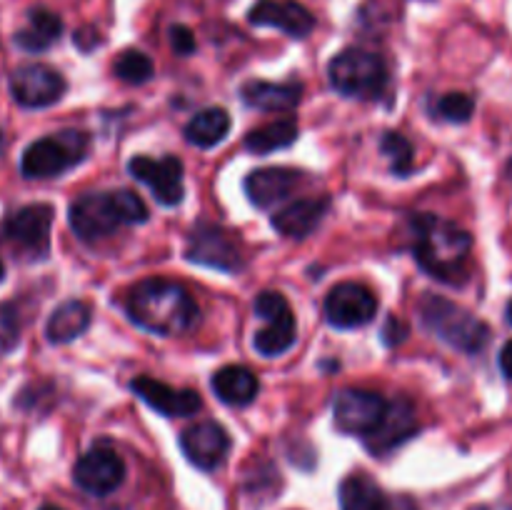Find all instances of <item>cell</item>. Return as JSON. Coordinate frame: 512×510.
I'll return each instance as SVG.
<instances>
[{"instance_id":"cell-35","label":"cell","mask_w":512,"mask_h":510,"mask_svg":"<svg viewBox=\"0 0 512 510\" xmlns=\"http://www.w3.org/2000/svg\"><path fill=\"white\" fill-rule=\"evenodd\" d=\"M40 510H63V508H58V505H43Z\"/></svg>"},{"instance_id":"cell-18","label":"cell","mask_w":512,"mask_h":510,"mask_svg":"<svg viewBox=\"0 0 512 510\" xmlns=\"http://www.w3.org/2000/svg\"><path fill=\"white\" fill-rule=\"evenodd\" d=\"M340 510H418L405 495H388L365 473L348 475L340 483Z\"/></svg>"},{"instance_id":"cell-22","label":"cell","mask_w":512,"mask_h":510,"mask_svg":"<svg viewBox=\"0 0 512 510\" xmlns=\"http://www.w3.org/2000/svg\"><path fill=\"white\" fill-rule=\"evenodd\" d=\"M240 98L245 105L263 113H288L298 108L303 98V85L300 83H268V80H250L240 88Z\"/></svg>"},{"instance_id":"cell-39","label":"cell","mask_w":512,"mask_h":510,"mask_svg":"<svg viewBox=\"0 0 512 510\" xmlns=\"http://www.w3.org/2000/svg\"><path fill=\"white\" fill-rule=\"evenodd\" d=\"M508 173H510V178H512V160H510V165H508Z\"/></svg>"},{"instance_id":"cell-1","label":"cell","mask_w":512,"mask_h":510,"mask_svg":"<svg viewBox=\"0 0 512 510\" xmlns=\"http://www.w3.org/2000/svg\"><path fill=\"white\" fill-rule=\"evenodd\" d=\"M125 310L138 328L163 338L190 333L200 318L193 295L180 283L165 278H150L130 288Z\"/></svg>"},{"instance_id":"cell-9","label":"cell","mask_w":512,"mask_h":510,"mask_svg":"<svg viewBox=\"0 0 512 510\" xmlns=\"http://www.w3.org/2000/svg\"><path fill=\"white\" fill-rule=\"evenodd\" d=\"M185 255L190 263L223 270V273H238L245 265L238 240L228 230L213 223H198L190 230Z\"/></svg>"},{"instance_id":"cell-29","label":"cell","mask_w":512,"mask_h":510,"mask_svg":"<svg viewBox=\"0 0 512 510\" xmlns=\"http://www.w3.org/2000/svg\"><path fill=\"white\" fill-rule=\"evenodd\" d=\"M383 155L390 160L395 175H408L413 170V145L400 133H385Z\"/></svg>"},{"instance_id":"cell-27","label":"cell","mask_w":512,"mask_h":510,"mask_svg":"<svg viewBox=\"0 0 512 510\" xmlns=\"http://www.w3.org/2000/svg\"><path fill=\"white\" fill-rule=\"evenodd\" d=\"M298 140V125L293 120H273L245 135V148L255 155H268L273 150L290 148Z\"/></svg>"},{"instance_id":"cell-33","label":"cell","mask_w":512,"mask_h":510,"mask_svg":"<svg viewBox=\"0 0 512 510\" xmlns=\"http://www.w3.org/2000/svg\"><path fill=\"white\" fill-rule=\"evenodd\" d=\"M405 335H408V325L398 318H388V323H385V328H383L385 343L398 345V343H403Z\"/></svg>"},{"instance_id":"cell-16","label":"cell","mask_w":512,"mask_h":510,"mask_svg":"<svg viewBox=\"0 0 512 510\" xmlns=\"http://www.w3.org/2000/svg\"><path fill=\"white\" fill-rule=\"evenodd\" d=\"M185 458L200 470H215L225 460L230 450V435L223 425L213 420H203L188 428L180 438Z\"/></svg>"},{"instance_id":"cell-6","label":"cell","mask_w":512,"mask_h":510,"mask_svg":"<svg viewBox=\"0 0 512 510\" xmlns=\"http://www.w3.org/2000/svg\"><path fill=\"white\" fill-rule=\"evenodd\" d=\"M88 145V135L80 133V130H63L58 135L35 140L25 148L23 158H20V173L30 180L58 178L85 158Z\"/></svg>"},{"instance_id":"cell-11","label":"cell","mask_w":512,"mask_h":510,"mask_svg":"<svg viewBox=\"0 0 512 510\" xmlns=\"http://www.w3.org/2000/svg\"><path fill=\"white\" fill-rule=\"evenodd\" d=\"M128 170L135 180L153 190L160 205H168V208L180 205L185 195L183 160L175 158V155H165L160 160L148 158V155H135L128 163Z\"/></svg>"},{"instance_id":"cell-2","label":"cell","mask_w":512,"mask_h":510,"mask_svg":"<svg viewBox=\"0 0 512 510\" xmlns=\"http://www.w3.org/2000/svg\"><path fill=\"white\" fill-rule=\"evenodd\" d=\"M413 225V253L420 268L443 283H463L473 238L468 230L433 213L410 218Z\"/></svg>"},{"instance_id":"cell-13","label":"cell","mask_w":512,"mask_h":510,"mask_svg":"<svg viewBox=\"0 0 512 510\" xmlns=\"http://www.w3.org/2000/svg\"><path fill=\"white\" fill-rule=\"evenodd\" d=\"M378 313V298L360 283H338L325 298V318L333 328L350 330L368 325Z\"/></svg>"},{"instance_id":"cell-21","label":"cell","mask_w":512,"mask_h":510,"mask_svg":"<svg viewBox=\"0 0 512 510\" xmlns=\"http://www.w3.org/2000/svg\"><path fill=\"white\" fill-rule=\"evenodd\" d=\"M330 208L328 198H303L285 205L273 215V228L290 240H305L320 223Z\"/></svg>"},{"instance_id":"cell-12","label":"cell","mask_w":512,"mask_h":510,"mask_svg":"<svg viewBox=\"0 0 512 510\" xmlns=\"http://www.w3.org/2000/svg\"><path fill=\"white\" fill-rule=\"evenodd\" d=\"M73 480L88 495L103 498L118 490L125 480V463L113 448L95 445L88 453L80 455L73 468Z\"/></svg>"},{"instance_id":"cell-40","label":"cell","mask_w":512,"mask_h":510,"mask_svg":"<svg viewBox=\"0 0 512 510\" xmlns=\"http://www.w3.org/2000/svg\"><path fill=\"white\" fill-rule=\"evenodd\" d=\"M503 510H512V508H503Z\"/></svg>"},{"instance_id":"cell-5","label":"cell","mask_w":512,"mask_h":510,"mask_svg":"<svg viewBox=\"0 0 512 510\" xmlns=\"http://www.w3.org/2000/svg\"><path fill=\"white\" fill-rule=\"evenodd\" d=\"M330 85L345 98L375 100L388 88V65L378 53L348 48L330 60Z\"/></svg>"},{"instance_id":"cell-26","label":"cell","mask_w":512,"mask_h":510,"mask_svg":"<svg viewBox=\"0 0 512 510\" xmlns=\"http://www.w3.org/2000/svg\"><path fill=\"white\" fill-rule=\"evenodd\" d=\"M230 130V115L225 108H205L185 125V140L195 148H215Z\"/></svg>"},{"instance_id":"cell-17","label":"cell","mask_w":512,"mask_h":510,"mask_svg":"<svg viewBox=\"0 0 512 510\" xmlns=\"http://www.w3.org/2000/svg\"><path fill=\"white\" fill-rule=\"evenodd\" d=\"M248 20L253 25L283 30L290 38H305L315 28L313 13L295 0H258L250 8Z\"/></svg>"},{"instance_id":"cell-31","label":"cell","mask_w":512,"mask_h":510,"mask_svg":"<svg viewBox=\"0 0 512 510\" xmlns=\"http://www.w3.org/2000/svg\"><path fill=\"white\" fill-rule=\"evenodd\" d=\"M20 343V315L15 305L0 303V355H8Z\"/></svg>"},{"instance_id":"cell-36","label":"cell","mask_w":512,"mask_h":510,"mask_svg":"<svg viewBox=\"0 0 512 510\" xmlns=\"http://www.w3.org/2000/svg\"><path fill=\"white\" fill-rule=\"evenodd\" d=\"M3 275H5V265H3V260H0V280H3Z\"/></svg>"},{"instance_id":"cell-7","label":"cell","mask_w":512,"mask_h":510,"mask_svg":"<svg viewBox=\"0 0 512 510\" xmlns=\"http://www.w3.org/2000/svg\"><path fill=\"white\" fill-rule=\"evenodd\" d=\"M253 310L265 323L253 338L255 350L260 355L275 358V355H283L285 350L293 348L295 335H298V323H295L293 308H290L283 293H278V290H263L255 298Z\"/></svg>"},{"instance_id":"cell-24","label":"cell","mask_w":512,"mask_h":510,"mask_svg":"<svg viewBox=\"0 0 512 510\" xmlns=\"http://www.w3.org/2000/svg\"><path fill=\"white\" fill-rule=\"evenodd\" d=\"M60 33H63V20L48 8H33L28 13V23L15 33V43L18 48L28 50V53H43L50 45L58 43Z\"/></svg>"},{"instance_id":"cell-15","label":"cell","mask_w":512,"mask_h":510,"mask_svg":"<svg viewBox=\"0 0 512 510\" xmlns=\"http://www.w3.org/2000/svg\"><path fill=\"white\" fill-rule=\"evenodd\" d=\"M130 388L143 403H148L150 408L158 410L165 418H188V415H195L203 408V398H200L198 390L173 388V385L148 378V375L135 378Z\"/></svg>"},{"instance_id":"cell-20","label":"cell","mask_w":512,"mask_h":510,"mask_svg":"<svg viewBox=\"0 0 512 510\" xmlns=\"http://www.w3.org/2000/svg\"><path fill=\"white\" fill-rule=\"evenodd\" d=\"M415 430H418V423H415L413 405L400 398L395 403H388L383 423L365 438V445L375 455H385L393 448H398L400 443H405L410 435H415Z\"/></svg>"},{"instance_id":"cell-37","label":"cell","mask_w":512,"mask_h":510,"mask_svg":"<svg viewBox=\"0 0 512 510\" xmlns=\"http://www.w3.org/2000/svg\"><path fill=\"white\" fill-rule=\"evenodd\" d=\"M508 320L512 323V300H510V305H508Z\"/></svg>"},{"instance_id":"cell-4","label":"cell","mask_w":512,"mask_h":510,"mask_svg":"<svg viewBox=\"0 0 512 510\" xmlns=\"http://www.w3.org/2000/svg\"><path fill=\"white\" fill-rule=\"evenodd\" d=\"M420 320L425 330L448 343L450 348L460 353L475 355L488 345L490 328L480 318H475L470 310L460 308L453 300L443 295L425 293L420 300Z\"/></svg>"},{"instance_id":"cell-23","label":"cell","mask_w":512,"mask_h":510,"mask_svg":"<svg viewBox=\"0 0 512 510\" xmlns=\"http://www.w3.org/2000/svg\"><path fill=\"white\" fill-rule=\"evenodd\" d=\"M213 390L223 403L228 405H250L258 398L260 380L245 365H225L213 375Z\"/></svg>"},{"instance_id":"cell-3","label":"cell","mask_w":512,"mask_h":510,"mask_svg":"<svg viewBox=\"0 0 512 510\" xmlns=\"http://www.w3.org/2000/svg\"><path fill=\"white\" fill-rule=\"evenodd\" d=\"M68 220L73 233L85 243L110 238L123 225H140L148 220V205L133 190L85 193L70 205Z\"/></svg>"},{"instance_id":"cell-14","label":"cell","mask_w":512,"mask_h":510,"mask_svg":"<svg viewBox=\"0 0 512 510\" xmlns=\"http://www.w3.org/2000/svg\"><path fill=\"white\" fill-rule=\"evenodd\" d=\"M10 93H13L15 103L23 105V108H48L63 98L65 78L50 65H20L10 75Z\"/></svg>"},{"instance_id":"cell-30","label":"cell","mask_w":512,"mask_h":510,"mask_svg":"<svg viewBox=\"0 0 512 510\" xmlns=\"http://www.w3.org/2000/svg\"><path fill=\"white\" fill-rule=\"evenodd\" d=\"M475 100L468 93H445L435 105L438 118L448 120V123H468L473 118Z\"/></svg>"},{"instance_id":"cell-25","label":"cell","mask_w":512,"mask_h":510,"mask_svg":"<svg viewBox=\"0 0 512 510\" xmlns=\"http://www.w3.org/2000/svg\"><path fill=\"white\" fill-rule=\"evenodd\" d=\"M90 325V308L83 300H65L58 308L53 310V315L48 318L45 325V335H48L50 343L63 345L70 340L80 338V335L88 330Z\"/></svg>"},{"instance_id":"cell-19","label":"cell","mask_w":512,"mask_h":510,"mask_svg":"<svg viewBox=\"0 0 512 510\" xmlns=\"http://www.w3.org/2000/svg\"><path fill=\"white\" fill-rule=\"evenodd\" d=\"M303 183V173L293 168H258L245 178V193L258 208H270L288 198Z\"/></svg>"},{"instance_id":"cell-8","label":"cell","mask_w":512,"mask_h":510,"mask_svg":"<svg viewBox=\"0 0 512 510\" xmlns=\"http://www.w3.org/2000/svg\"><path fill=\"white\" fill-rule=\"evenodd\" d=\"M50 225H53V208L50 205H25L3 220L0 238L20 253L43 258L50 248Z\"/></svg>"},{"instance_id":"cell-38","label":"cell","mask_w":512,"mask_h":510,"mask_svg":"<svg viewBox=\"0 0 512 510\" xmlns=\"http://www.w3.org/2000/svg\"><path fill=\"white\" fill-rule=\"evenodd\" d=\"M3 145H5V140H3V135H0V153H3Z\"/></svg>"},{"instance_id":"cell-32","label":"cell","mask_w":512,"mask_h":510,"mask_svg":"<svg viewBox=\"0 0 512 510\" xmlns=\"http://www.w3.org/2000/svg\"><path fill=\"white\" fill-rule=\"evenodd\" d=\"M170 48L178 55H190L195 50V35L193 30L185 25H173L170 28Z\"/></svg>"},{"instance_id":"cell-28","label":"cell","mask_w":512,"mask_h":510,"mask_svg":"<svg viewBox=\"0 0 512 510\" xmlns=\"http://www.w3.org/2000/svg\"><path fill=\"white\" fill-rule=\"evenodd\" d=\"M153 60L140 50H123L118 60L113 63V73L118 75L123 83L130 85H143L153 78Z\"/></svg>"},{"instance_id":"cell-34","label":"cell","mask_w":512,"mask_h":510,"mask_svg":"<svg viewBox=\"0 0 512 510\" xmlns=\"http://www.w3.org/2000/svg\"><path fill=\"white\" fill-rule=\"evenodd\" d=\"M500 370H503L505 378L512 380V340L500 350Z\"/></svg>"},{"instance_id":"cell-10","label":"cell","mask_w":512,"mask_h":510,"mask_svg":"<svg viewBox=\"0 0 512 510\" xmlns=\"http://www.w3.org/2000/svg\"><path fill=\"white\" fill-rule=\"evenodd\" d=\"M385 410H388V400L375 390L365 388L340 390L333 403L335 425L343 433L360 435V438H368L383 423Z\"/></svg>"}]
</instances>
